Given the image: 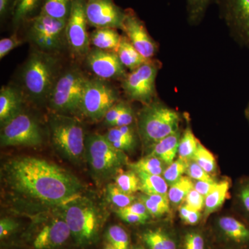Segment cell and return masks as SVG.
<instances>
[{"label": "cell", "instance_id": "8fae6325", "mask_svg": "<svg viewBox=\"0 0 249 249\" xmlns=\"http://www.w3.org/2000/svg\"><path fill=\"white\" fill-rule=\"evenodd\" d=\"M157 73V65L148 60L124 77L123 89L131 99L150 104L155 93Z\"/></svg>", "mask_w": 249, "mask_h": 249}, {"label": "cell", "instance_id": "f907efd6", "mask_svg": "<svg viewBox=\"0 0 249 249\" xmlns=\"http://www.w3.org/2000/svg\"><path fill=\"white\" fill-rule=\"evenodd\" d=\"M147 196H150V199L155 201L156 204L170 212V202L168 196H163V195H147Z\"/></svg>", "mask_w": 249, "mask_h": 249}, {"label": "cell", "instance_id": "ba28073f", "mask_svg": "<svg viewBox=\"0 0 249 249\" xmlns=\"http://www.w3.org/2000/svg\"><path fill=\"white\" fill-rule=\"evenodd\" d=\"M116 90L104 80L88 79L85 83L80 111L93 121L104 119L106 113L117 103Z\"/></svg>", "mask_w": 249, "mask_h": 249}, {"label": "cell", "instance_id": "11a10c76", "mask_svg": "<svg viewBox=\"0 0 249 249\" xmlns=\"http://www.w3.org/2000/svg\"><path fill=\"white\" fill-rule=\"evenodd\" d=\"M104 249H115L114 248V247H111L110 245H108L107 247H106Z\"/></svg>", "mask_w": 249, "mask_h": 249}, {"label": "cell", "instance_id": "9c48e42d", "mask_svg": "<svg viewBox=\"0 0 249 249\" xmlns=\"http://www.w3.org/2000/svg\"><path fill=\"white\" fill-rule=\"evenodd\" d=\"M67 22L40 13L31 21L29 38L42 52L49 53L60 50L66 39Z\"/></svg>", "mask_w": 249, "mask_h": 249}, {"label": "cell", "instance_id": "603a6c76", "mask_svg": "<svg viewBox=\"0 0 249 249\" xmlns=\"http://www.w3.org/2000/svg\"><path fill=\"white\" fill-rule=\"evenodd\" d=\"M105 137L113 146L121 151H129L135 145V135L130 125L111 127Z\"/></svg>", "mask_w": 249, "mask_h": 249}, {"label": "cell", "instance_id": "d6a6232c", "mask_svg": "<svg viewBox=\"0 0 249 249\" xmlns=\"http://www.w3.org/2000/svg\"><path fill=\"white\" fill-rule=\"evenodd\" d=\"M193 160L196 162L199 166L210 174L211 176L216 173L217 170V162L213 154L199 142L197 149Z\"/></svg>", "mask_w": 249, "mask_h": 249}, {"label": "cell", "instance_id": "ac0fdd59", "mask_svg": "<svg viewBox=\"0 0 249 249\" xmlns=\"http://www.w3.org/2000/svg\"><path fill=\"white\" fill-rule=\"evenodd\" d=\"M228 20L249 38V0H226Z\"/></svg>", "mask_w": 249, "mask_h": 249}, {"label": "cell", "instance_id": "3957f363", "mask_svg": "<svg viewBox=\"0 0 249 249\" xmlns=\"http://www.w3.org/2000/svg\"><path fill=\"white\" fill-rule=\"evenodd\" d=\"M51 140L57 151L71 161L78 162L85 155V132L78 119L53 114L49 119Z\"/></svg>", "mask_w": 249, "mask_h": 249}, {"label": "cell", "instance_id": "f6af8a7d", "mask_svg": "<svg viewBox=\"0 0 249 249\" xmlns=\"http://www.w3.org/2000/svg\"><path fill=\"white\" fill-rule=\"evenodd\" d=\"M126 103L124 102L116 103L114 106L107 111L104 117V121L107 125L113 127L119 116L121 115L126 106Z\"/></svg>", "mask_w": 249, "mask_h": 249}, {"label": "cell", "instance_id": "44dd1931", "mask_svg": "<svg viewBox=\"0 0 249 249\" xmlns=\"http://www.w3.org/2000/svg\"><path fill=\"white\" fill-rule=\"evenodd\" d=\"M180 139L181 137L178 131L152 144V151L150 155L160 159L165 165L170 164L178 155Z\"/></svg>", "mask_w": 249, "mask_h": 249}, {"label": "cell", "instance_id": "f5cc1de1", "mask_svg": "<svg viewBox=\"0 0 249 249\" xmlns=\"http://www.w3.org/2000/svg\"><path fill=\"white\" fill-rule=\"evenodd\" d=\"M11 0H0V14L1 16H4L7 11Z\"/></svg>", "mask_w": 249, "mask_h": 249}, {"label": "cell", "instance_id": "f1b7e54d", "mask_svg": "<svg viewBox=\"0 0 249 249\" xmlns=\"http://www.w3.org/2000/svg\"><path fill=\"white\" fill-rule=\"evenodd\" d=\"M160 159L150 155L141 159L136 163L130 164L131 168L136 173L150 174V175H163L166 167Z\"/></svg>", "mask_w": 249, "mask_h": 249}, {"label": "cell", "instance_id": "277c9868", "mask_svg": "<svg viewBox=\"0 0 249 249\" xmlns=\"http://www.w3.org/2000/svg\"><path fill=\"white\" fill-rule=\"evenodd\" d=\"M56 60L37 50L31 54L22 71V82L31 98L37 101L49 98L56 79Z\"/></svg>", "mask_w": 249, "mask_h": 249}, {"label": "cell", "instance_id": "d590c367", "mask_svg": "<svg viewBox=\"0 0 249 249\" xmlns=\"http://www.w3.org/2000/svg\"><path fill=\"white\" fill-rule=\"evenodd\" d=\"M107 194L108 200L119 209L127 207L135 201L134 195L127 194L116 186L115 183L107 186Z\"/></svg>", "mask_w": 249, "mask_h": 249}, {"label": "cell", "instance_id": "f35d334b", "mask_svg": "<svg viewBox=\"0 0 249 249\" xmlns=\"http://www.w3.org/2000/svg\"><path fill=\"white\" fill-rule=\"evenodd\" d=\"M187 176L192 179L196 181H214L210 174L205 171L201 166H199L194 160L189 162L186 170Z\"/></svg>", "mask_w": 249, "mask_h": 249}, {"label": "cell", "instance_id": "7bdbcfd3", "mask_svg": "<svg viewBox=\"0 0 249 249\" xmlns=\"http://www.w3.org/2000/svg\"><path fill=\"white\" fill-rule=\"evenodd\" d=\"M22 42V40L16 34L11 36V37L1 39L0 41V58H4L11 51L20 45Z\"/></svg>", "mask_w": 249, "mask_h": 249}, {"label": "cell", "instance_id": "6da1fadb", "mask_svg": "<svg viewBox=\"0 0 249 249\" xmlns=\"http://www.w3.org/2000/svg\"><path fill=\"white\" fill-rule=\"evenodd\" d=\"M2 172L11 191L37 204L61 207L81 196V184L74 175L42 159L16 157L5 163Z\"/></svg>", "mask_w": 249, "mask_h": 249}, {"label": "cell", "instance_id": "83f0119b", "mask_svg": "<svg viewBox=\"0 0 249 249\" xmlns=\"http://www.w3.org/2000/svg\"><path fill=\"white\" fill-rule=\"evenodd\" d=\"M71 2L72 0H45L41 13L55 19L67 20Z\"/></svg>", "mask_w": 249, "mask_h": 249}, {"label": "cell", "instance_id": "836d02e7", "mask_svg": "<svg viewBox=\"0 0 249 249\" xmlns=\"http://www.w3.org/2000/svg\"><path fill=\"white\" fill-rule=\"evenodd\" d=\"M40 0H16L13 22L14 25L22 23L31 16L40 4Z\"/></svg>", "mask_w": 249, "mask_h": 249}, {"label": "cell", "instance_id": "db71d44e", "mask_svg": "<svg viewBox=\"0 0 249 249\" xmlns=\"http://www.w3.org/2000/svg\"><path fill=\"white\" fill-rule=\"evenodd\" d=\"M131 249H147L145 248V247H142V246H136V247H134L133 248Z\"/></svg>", "mask_w": 249, "mask_h": 249}, {"label": "cell", "instance_id": "4316f807", "mask_svg": "<svg viewBox=\"0 0 249 249\" xmlns=\"http://www.w3.org/2000/svg\"><path fill=\"white\" fill-rule=\"evenodd\" d=\"M194 188V182L188 176L181 177L174 183L168 189V196L170 204L174 206H180L186 200L188 193Z\"/></svg>", "mask_w": 249, "mask_h": 249}, {"label": "cell", "instance_id": "7dc6e473", "mask_svg": "<svg viewBox=\"0 0 249 249\" xmlns=\"http://www.w3.org/2000/svg\"><path fill=\"white\" fill-rule=\"evenodd\" d=\"M238 199L242 209L249 216V181H245L240 186Z\"/></svg>", "mask_w": 249, "mask_h": 249}, {"label": "cell", "instance_id": "7402d4cb", "mask_svg": "<svg viewBox=\"0 0 249 249\" xmlns=\"http://www.w3.org/2000/svg\"><path fill=\"white\" fill-rule=\"evenodd\" d=\"M122 36L115 29L101 28L93 31L90 42L95 48L117 53Z\"/></svg>", "mask_w": 249, "mask_h": 249}, {"label": "cell", "instance_id": "2e32d148", "mask_svg": "<svg viewBox=\"0 0 249 249\" xmlns=\"http://www.w3.org/2000/svg\"><path fill=\"white\" fill-rule=\"evenodd\" d=\"M122 30L125 33L130 43L147 60L155 55L156 45L144 26L143 23L132 10L125 11Z\"/></svg>", "mask_w": 249, "mask_h": 249}, {"label": "cell", "instance_id": "c3c4849f", "mask_svg": "<svg viewBox=\"0 0 249 249\" xmlns=\"http://www.w3.org/2000/svg\"><path fill=\"white\" fill-rule=\"evenodd\" d=\"M218 182L214 181H196L194 183V189L199 194L206 197L209 193L213 191L217 186Z\"/></svg>", "mask_w": 249, "mask_h": 249}, {"label": "cell", "instance_id": "9a60e30c", "mask_svg": "<svg viewBox=\"0 0 249 249\" xmlns=\"http://www.w3.org/2000/svg\"><path fill=\"white\" fill-rule=\"evenodd\" d=\"M86 62L90 71L100 79H117L126 76L124 67L114 52L91 49L87 54Z\"/></svg>", "mask_w": 249, "mask_h": 249}, {"label": "cell", "instance_id": "4fadbf2b", "mask_svg": "<svg viewBox=\"0 0 249 249\" xmlns=\"http://www.w3.org/2000/svg\"><path fill=\"white\" fill-rule=\"evenodd\" d=\"M85 14L88 24L96 29H123L125 11L112 0H86Z\"/></svg>", "mask_w": 249, "mask_h": 249}, {"label": "cell", "instance_id": "ee69618b", "mask_svg": "<svg viewBox=\"0 0 249 249\" xmlns=\"http://www.w3.org/2000/svg\"><path fill=\"white\" fill-rule=\"evenodd\" d=\"M19 227V224L11 218H3L0 220V238H6L12 235Z\"/></svg>", "mask_w": 249, "mask_h": 249}, {"label": "cell", "instance_id": "e575fe53", "mask_svg": "<svg viewBox=\"0 0 249 249\" xmlns=\"http://www.w3.org/2000/svg\"><path fill=\"white\" fill-rule=\"evenodd\" d=\"M178 247V249H206V240L199 231H187L181 236Z\"/></svg>", "mask_w": 249, "mask_h": 249}, {"label": "cell", "instance_id": "ab89813d", "mask_svg": "<svg viewBox=\"0 0 249 249\" xmlns=\"http://www.w3.org/2000/svg\"><path fill=\"white\" fill-rule=\"evenodd\" d=\"M139 200L142 201L145 205V207L148 211L149 214H150L151 217H160L164 215L166 213H168L169 211H167L160 207L158 204H156L155 201L150 199V196L145 194H142L139 196Z\"/></svg>", "mask_w": 249, "mask_h": 249}, {"label": "cell", "instance_id": "7c38bea8", "mask_svg": "<svg viewBox=\"0 0 249 249\" xmlns=\"http://www.w3.org/2000/svg\"><path fill=\"white\" fill-rule=\"evenodd\" d=\"M85 1L86 0H72L71 11L67 22V43L73 53L78 55H87L90 50Z\"/></svg>", "mask_w": 249, "mask_h": 249}, {"label": "cell", "instance_id": "d6986e66", "mask_svg": "<svg viewBox=\"0 0 249 249\" xmlns=\"http://www.w3.org/2000/svg\"><path fill=\"white\" fill-rule=\"evenodd\" d=\"M22 98L17 89L2 87L0 91V122L4 124L22 111Z\"/></svg>", "mask_w": 249, "mask_h": 249}, {"label": "cell", "instance_id": "74e56055", "mask_svg": "<svg viewBox=\"0 0 249 249\" xmlns=\"http://www.w3.org/2000/svg\"><path fill=\"white\" fill-rule=\"evenodd\" d=\"M178 214L186 225L196 226L200 222L201 212L190 209L186 204H181L178 206Z\"/></svg>", "mask_w": 249, "mask_h": 249}, {"label": "cell", "instance_id": "1f68e13d", "mask_svg": "<svg viewBox=\"0 0 249 249\" xmlns=\"http://www.w3.org/2000/svg\"><path fill=\"white\" fill-rule=\"evenodd\" d=\"M115 184L127 194L134 195L140 191V179L134 170L121 172L118 174L115 178Z\"/></svg>", "mask_w": 249, "mask_h": 249}, {"label": "cell", "instance_id": "60d3db41", "mask_svg": "<svg viewBox=\"0 0 249 249\" xmlns=\"http://www.w3.org/2000/svg\"><path fill=\"white\" fill-rule=\"evenodd\" d=\"M116 214L124 222L130 224H144L150 219L149 217L129 212L124 209H118Z\"/></svg>", "mask_w": 249, "mask_h": 249}, {"label": "cell", "instance_id": "52a82bcc", "mask_svg": "<svg viewBox=\"0 0 249 249\" xmlns=\"http://www.w3.org/2000/svg\"><path fill=\"white\" fill-rule=\"evenodd\" d=\"M88 78L78 70H70L56 79L49 96L50 107L58 114L80 111Z\"/></svg>", "mask_w": 249, "mask_h": 249}, {"label": "cell", "instance_id": "5bb4252c", "mask_svg": "<svg viewBox=\"0 0 249 249\" xmlns=\"http://www.w3.org/2000/svg\"><path fill=\"white\" fill-rule=\"evenodd\" d=\"M71 237V231L62 213L54 216L37 231L32 241L34 249H58Z\"/></svg>", "mask_w": 249, "mask_h": 249}, {"label": "cell", "instance_id": "7a4b0ae2", "mask_svg": "<svg viewBox=\"0 0 249 249\" xmlns=\"http://www.w3.org/2000/svg\"><path fill=\"white\" fill-rule=\"evenodd\" d=\"M60 208L76 245L88 247L98 240L101 219L89 199L81 196Z\"/></svg>", "mask_w": 249, "mask_h": 249}, {"label": "cell", "instance_id": "30bf717a", "mask_svg": "<svg viewBox=\"0 0 249 249\" xmlns=\"http://www.w3.org/2000/svg\"><path fill=\"white\" fill-rule=\"evenodd\" d=\"M1 125L2 146L34 147L42 143V132L38 124L22 111Z\"/></svg>", "mask_w": 249, "mask_h": 249}, {"label": "cell", "instance_id": "e0dca14e", "mask_svg": "<svg viewBox=\"0 0 249 249\" xmlns=\"http://www.w3.org/2000/svg\"><path fill=\"white\" fill-rule=\"evenodd\" d=\"M218 229L224 240L237 247H249V226L233 217H223L218 220Z\"/></svg>", "mask_w": 249, "mask_h": 249}, {"label": "cell", "instance_id": "b9f144b4", "mask_svg": "<svg viewBox=\"0 0 249 249\" xmlns=\"http://www.w3.org/2000/svg\"><path fill=\"white\" fill-rule=\"evenodd\" d=\"M186 204L188 208L201 212L204 209L205 197L193 188L186 198Z\"/></svg>", "mask_w": 249, "mask_h": 249}, {"label": "cell", "instance_id": "d4e9b609", "mask_svg": "<svg viewBox=\"0 0 249 249\" xmlns=\"http://www.w3.org/2000/svg\"><path fill=\"white\" fill-rule=\"evenodd\" d=\"M116 54L123 65L132 71L148 60L139 53L127 37H122L121 38L120 46Z\"/></svg>", "mask_w": 249, "mask_h": 249}, {"label": "cell", "instance_id": "4dcf8cb0", "mask_svg": "<svg viewBox=\"0 0 249 249\" xmlns=\"http://www.w3.org/2000/svg\"><path fill=\"white\" fill-rule=\"evenodd\" d=\"M106 240L115 249H131L128 233L120 225L111 226L106 231Z\"/></svg>", "mask_w": 249, "mask_h": 249}, {"label": "cell", "instance_id": "816d5d0a", "mask_svg": "<svg viewBox=\"0 0 249 249\" xmlns=\"http://www.w3.org/2000/svg\"><path fill=\"white\" fill-rule=\"evenodd\" d=\"M192 8V14L193 16H197L201 14L206 4L209 3V0H188Z\"/></svg>", "mask_w": 249, "mask_h": 249}, {"label": "cell", "instance_id": "8d00e7d4", "mask_svg": "<svg viewBox=\"0 0 249 249\" xmlns=\"http://www.w3.org/2000/svg\"><path fill=\"white\" fill-rule=\"evenodd\" d=\"M189 162L178 158L174 160L173 163L168 165L163 172V178H165L168 186H171L178 181L181 177L186 173Z\"/></svg>", "mask_w": 249, "mask_h": 249}, {"label": "cell", "instance_id": "cb8c5ba5", "mask_svg": "<svg viewBox=\"0 0 249 249\" xmlns=\"http://www.w3.org/2000/svg\"><path fill=\"white\" fill-rule=\"evenodd\" d=\"M231 181L229 179H224L220 182H218L215 188L205 197L204 214V221H206L209 216L216 212L224 204L229 196L230 189Z\"/></svg>", "mask_w": 249, "mask_h": 249}, {"label": "cell", "instance_id": "8992f818", "mask_svg": "<svg viewBox=\"0 0 249 249\" xmlns=\"http://www.w3.org/2000/svg\"><path fill=\"white\" fill-rule=\"evenodd\" d=\"M179 123V115L174 109L158 103L148 104L139 114V133L145 143L152 145L178 132Z\"/></svg>", "mask_w": 249, "mask_h": 249}, {"label": "cell", "instance_id": "f546056e", "mask_svg": "<svg viewBox=\"0 0 249 249\" xmlns=\"http://www.w3.org/2000/svg\"><path fill=\"white\" fill-rule=\"evenodd\" d=\"M199 142L190 128L186 129L180 139L178 149V158L191 161L197 149Z\"/></svg>", "mask_w": 249, "mask_h": 249}, {"label": "cell", "instance_id": "5b68a950", "mask_svg": "<svg viewBox=\"0 0 249 249\" xmlns=\"http://www.w3.org/2000/svg\"><path fill=\"white\" fill-rule=\"evenodd\" d=\"M87 157L93 175L99 179H109L121 171L127 161L124 152L115 148L105 135L93 134L85 142Z\"/></svg>", "mask_w": 249, "mask_h": 249}, {"label": "cell", "instance_id": "ffe728a7", "mask_svg": "<svg viewBox=\"0 0 249 249\" xmlns=\"http://www.w3.org/2000/svg\"><path fill=\"white\" fill-rule=\"evenodd\" d=\"M140 239L147 249H178L174 236L163 228L146 229L140 234Z\"/></svg>", "mask_w": 249, "mask_h": 249}, {"label": "cell", "instance_id": "484cf974", "mask_svg": "<svg viewBox=\"0 0 249 249\" xmlns=\"http://www.w3.org/2000/svg\"><path fill=\"white\" fill-rule=\"evenodd\" d=\"M140 179V191L145 195L168 196V184L162 175L137 173Z\"/></svg>", "mask_w": 249, "mask_h": 249}, {"label": "cell", "instance_id": "bcb514c9", "mask_svg": "<svg viewBox=\"0 0 249 249\" xmlns=\"http://www.w3.org/2000/svg\"><path fill=\"white\" fill-rule=\"evenodd\" d=\"M134 114L132 108L126 105L124 111L116 121L113 127H122V126H128L133 123Z\"/></svg>", "mask_w": 249, "mask_h": 249}, {"label": "cell", "instance_id": "9f6ffc18", "mask_svg": "<svg viewBox=\"0 0 249 249\" xmlns=\"http://www.w3.org/2000/svg\"><path fill=\"white\" fill-rule=\"evenodd\" d=\"M248 112H249V111H248Z\"/></svg>", "mask_w": 249, "mask_h": 249}, {"label": "cell", "instance_id": "681fc988", "mask_svg": "<svg viewBox=\"0 0 249 249\" xmlns=\"http://www.w3.org/2000/svg\"><path fill=\"white\" fill-rule=\"evenodd\" d=\"M129 211V212L134 213L140 214V215L145 216V217L150 218L151 216L149 214L148 211L145 207L143 203L140 200L137 201H134L132 204L129 205L125 208H123Z\"/></svg>", "mask_w": 249, "mask_h": 249}]
</instances>
